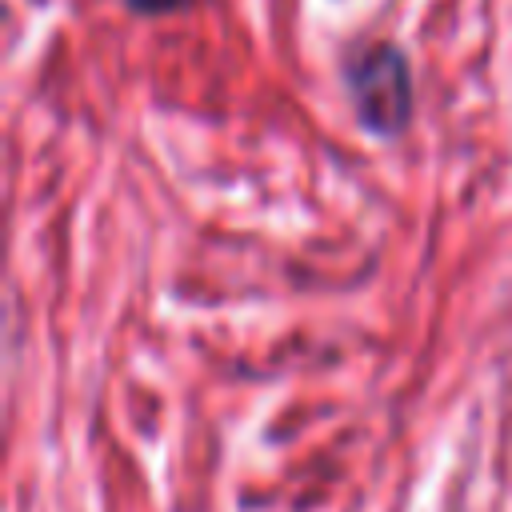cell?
I'll list each match as a JSON object with an SVG mask.
<instances>
[{"label":"cell","instance_id":"6da1fadb","mask_svg":"<svg viewBox=\"0 0 512 512\" xmlns=\"http://www.w3.org/2000/svg\"><path fill=\"white\" fill-rule=\"evenodd\" d=\"M348 88H352V104L364 128L372 132H400L408 124L412 112V80H408V64L396 48L376 44L364 56L352 60L348 68Z\"/></svg>","mask_w":512,"mask_h":512},{"label":"cell","instance_id":"7a4b0ae2","mask_svg":"<svg viewBox=\"0 0 512 512\" xmlns=\"http://www.w3.org/2000/svg\"><path fill=\"white\" fill-rule=\"evenodd\" d=\"M136 12H168V8H180L188 0H128Z\"/></svg>","mask_w":512,"mask_h":512}]
</instances>
